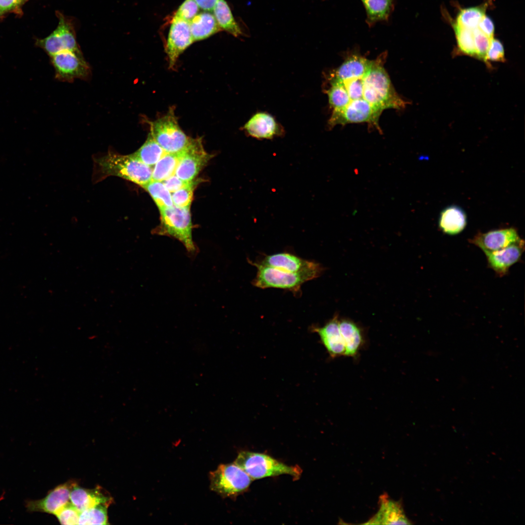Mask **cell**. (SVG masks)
<instances>
[{
  "instance_id": "17",
  "label": "cell",
  "mask_w": 525,
  "mask_h": 525,
  "mask_svg": "<svg viewBox=\"0 0 525 525\" xmlns=\"http://www.w3.org/2000/svg\"><path fill=\"white\" fill-rule=\"evenodd\" d=\"M113 499L101 487L88 489L75 485L71 489L70 501L80 511L87 509L100 504L110 506Z\"/></svg>"
},
{
  "instance_id": "1",
  "label": "cell",
  "mask_w": 525,
  "mask_h": 525,
  "mask_svg": "<svg viewBox=\"0 0 525 525\" xmlns=\"http://www.w3.org/2000/svg\"><path fill=\"white\" fill-rule=\"evenodd\" d=\"M387 52L374 59L357 49L346 52L343 62L327 78L325 89L332 113L328 125L366 123L382 133L379 119L388 109H404L408 103L396 91L385 64Z\"/></svg>"
},
{
  "instance_id": "18",
  "label": "cell",
  "mask_w": 525,
  "mask_h": 525,
  "mask_svg": "<svg viewBox=\"0 0 525 525\" xmlns=\"http://www.w3.org/2000/svg\"><path fill=\"white\" fill-rule=\"evenodd\" d=\"M380 503L379 511L366 524H411L400 502L392 500L383 495L380 498Z\"/></svg>"
},
{
  "instance_id": "28",
  "label": "cell",
  "mask_w": 525,
  "mask_h": 525,
  "mask_svg": "<svg viewBox=\"0 0 525 525\" xmlns=\"http://www.w3.org/2000/svg\"><path fill=\"white\" fill-rule=\"evenodd\" d=\"M448 19L455 32L457 52L463 54L475 57L476 53L472 30L460 26L450 17Z\"/></svg>"
},
{
  "instance_id": "5",
  "label": "cell",
  "mask_w": 525,
  "mask_h": 525,
  "mask_svg": "<svg viewBox=\"0 0 525 525\" xmlns=\"http://www.w3.org/2000/svg\"><path fill=\"white\" fill-rule=\"evenodd\" d=\"M253 479L289 474L298 479L302 470L299 467L286 465L265 454L241 452L234 462Z\"/></svg>"
},
{
  "instance_id": "9",
  "label": "cell",
  "mask_w": 525,
  "mask_h": 525,
  "mask_svg": "<svg viewBox=\"0 0 525 525\" xmlns=\"http://www.w3.org/2000/svg\"><path fill=\"white\" fill-rule=\"evenodd\" d=\"M50 57L55 77L59 81L71 82L77 79L87 80L91 76L90 67L82 52L65 51Z\"/></svg>"
},
{
  "instance_id": "24",
  "label": "cell",
  "mask_w": 525,
  "mask_h": 525,
  "mask_svg": "<svg viewBox=\"0 0 525 525\" xmlns=\"http://www.w3.org/2000/svg\"><path fill=\"white\" fill-rule=\"evenodd\" d=\"M213 15L221 29L234 36L242 35V32L235 20L229 7L225 0H218L213 9Z\"/></svg>"
},
{
  "instance_id": "8",
  "label": "cell",
  "mask_w": 525,
  "mask_h": 525,
  "mask_svg": "<svg viewBox=\"0 0 525 525\" xmlns=\"http://www.w3.org/2000/svg\"><path fill=\"white\" fill-rule=\"evenodd\" d=\"M58 24L47 37L37 39L36 44L50 56L65 51L81 52L77 43L74 23L60 12H56Z\"/></svg>"
},
{
  "instance_id": "32",
  "label": "cell",
  "mask_w": 525,
  "mask_h": 525,
  "mask_svg": "<svg viewBox=\"0 0 525 525\" xmlns=\"http://www.w3.org/2000/svg\"><path fill=\"white\" fill-rule=\"evenodd\" d=\"M194 187V181H192L181 189L172 192L171 196L174 205L180 207L191 206Z\"/></svg>"
},
{
  "instance_id": "35",
  "label": "cell",
  "mask_w": 525,
  "mask_h": 525,
  "mask_svg": "<svg viewBox=\"0 0 525 525\" xmlns=\"http://www.w3.org/2000/svg\"><path fill=\"white\" fill-rule=\"evenodd\" d=\"M199 7L194 0H185L179 6L174 17L190 22L197 14Z\"/></svg>"
},
{
  "instance_id": "14",
  "label": "cell",
  "mask_w": 525,
  "mask_h": 525,
  "mask_svg": "<svg viewBox=\"0 0 525 525\" xmlns=\"http://www.w3.org/2000/svg\"><path fill=\"white\" fill-rule=\"evenodd\" d=\"M521 239L515 228H508L479 232L470 239V242L485 254L501 250Z\"/></svg>"
},
{
  "instance_id": "22",
  "label": "cell",
  "mask_w": 525,
  "mask_h": 525,
  "mask_svg": "<svg viewBox=\"0 0 525 525\" xmlns=\"http://www.w3.org/2000/svg\"><path fill=\"white\" fill-rule=\"evenodd\" d=\"M366 13V22L369 28L378 22H388L396 4V0H360Z\"/></svg>"
},
{
  "instance_id": "39",
  "label": "cell",
  "mask_w": 525,
  "mask_h": 525,
  "mask_svg": "<svg viewBox=\"0 0 525 525\" xmlns=\"http://www.w3.org/2000/svg\"><path fill=\"white\" fill-rule=\"evenodd\" d=\"M198 6L201 9L207 11H212L218 0H194Z\"/></svg>"
},
{
  "instance_id": "11",
  "label": "cell",
  "mask_w": 525,
  "mask_h": 525,
  "mask_svg": "<svg viewBox=\"0 0 525 525\" xmlns=\"http://www.w3.org/2000/svg\"><path fill=\"white\" fill-rule=\"evenodd\" d=\"M211 158V156L204 150L201 140L197 139L183 153L175 174L184 181H193Z\"/></svg>"
},
{
  "instance_id": "10",
  "label": "cell",
  "mask_w": 525,
  "mask_h": 525,
  "mask_svg": "<svg viewBox=\"0 0 525 525\" xmlns=\"http://www.w3.org/2000/svg\"><path fill=\"white\" fill-rule=\"evenodd\" d=\"M193 41L190 22L174 17L165 47L171 69L174 67L179 55Z\"/></svg>"
},
{
  "instance_id": "33",
  "label": "cell",
  "mask_w": 525,
  "mask_h": 525,
  "mask_svg": "<svg viewBox=\"0 0 525 525\" xmlns=\"http://www.w3.org/2000/svg\"><path fill=\"white\" fill-rule=\"evenodd\" d=\"M476 57L486 62V58L489 50L490 40L478 27L472 30Z\"/></svg>"
},
{
  "instance_id": "38",
  "label": "cell",
  "mask_w": 525,
  "mask_h": 525,
  "mask_svg": "<svg viewBox=\"0 0 525 525\" xmlns=\"http://www.w3.org/2000/svg\"><path fill=\"white\" fill-rule=\"evenodd\" d=\"M26 0H0V15L16 8Z\"/></svg>"
},
{
  "instance_id": "26",
  "label": "cell",
  "mask_w": 525,
  "mask_h": 525,
  "mask_svg": "<svg viewBox=\"0 0 525 525\" xmlns=\"http://www.w3.org/2000/svg\"><path fill=\"white\" fill-rule=\"evenodd\" d=\"M165 153L164 150L149 133L144 143L133 154L142 162L153 167Z\"/></svg>"
},
{
  "instance_id": "16",
  "label": "cell",
  "mask_w": 525,
  "mask_h": 525,
  "mask_svg": "<svg viewBox=\"0 0 525 525\" xmlns=\"http://www.w3.org/2000/svg\"><path fill=\"white\" fill-rule=\"evenodd\" d=\"M338 315L322 327H314L312 331L317 333L330 357L332 358L345 356V348L340 332Z\"/></svg>"
},
{
  "instance_id": "30",
  "label": "cell",
  "mask_w": 525,
  "mask_h": 525,
  "mask_svg": "<svg viewBox=\"0 0 525 525\" xmlns=\"http://www.w3.org/2000/svg\"><path fill=\"white\" fill-rule=\"evenodd\" d=\"M109 506L104 504L80 511L78 525H108L107 508Z\"/></svg>"
},
{
  "instance_id": "4",
  "label": "cell",
  "mask_w": 525,
  "mask_h": 525,
  "mask_svg": "<svg viewBox=\"0 0 525 525\" xmlns=\"http://www.w3.org/2000/svg\"><path fill=\"white\" fill-rule=\"evenodd\" d=\"M159 212L160 224L155 233L174 237L183 244L188 253H196L197 249L192 240L190 206L180 207L174 205Z\"/></svg>"
},
{
  "instance_id": "13",
  "label": "cell",
  "mask_w": 525,
  "mask_h": 525,
  "mask_svg": "<svg viewBox=\"0 0 525 525\" xmlns=\"http://www.w3.org/2000/svg\"><path fill=\"white\" fill-rule=\"evenodd\" d=\"M260 263L291 273L311 274L316 278L323 270L318 263L284 252L267 256Z\"/></svg>"
},
{
  "instance_id": "3",
  "label": "cell",
  "mask_w": 525,
  "mask_h": 525,
  "mask_svg": "<svg viewBox=\"0 0 525 525\" xmlns=\"http://www.w3.org/2000/svg\"><path fill=\"white\" fill-rule=\"evenodd\" d=\"M149 133L166 153H183L197 139L187 136L183 132L172 108L164 116L149 122Z\"/></svg>"
},
{
  "instance_id": "6",
  "label": "cell",
  "mask_w": 525,
  "mask_h": 525,
  "mask_svg": "<svg viewBox=\"0 0 525 525\" xmlns=\"http://www.w3.org/2000/svg\"><path fill=\"white\" fill-rule=\"evenodd\" d=\"M252 480L235 463L221 464L210 473L211 490L223 496H233L245 491Z\"/></svg>"
},
{
  "instance_id": "34",
  "label": "cell",
  "mask_w": 525,
  "mask_h": 525,
  "mask_svg": "<svg viewBox=\"0 0 525 525\" xmlns=\"http://www.w3.org/2000/svg\"><path fill=\"white\" fill-rule=\"evenodd\" d=\"M505 60V51L502 42L498 39L493 37L490 40L485 63L490 66V61L502 62Z\"/></svg>"
},
{
  "instance_id": "36",
  "label": "cell",
  "mask_w": 525,
  "mask_h": 525,
  "mask_svg": "<svg viewBox=\"0 0 525 525\" xmlns=\"http://www.w3.org/2000/svg\"><path fill=\"white\" fill-rule=\"evenodd\" d=\"M162 182L171 193L181 189L189 182L182 180L175 174Z\"/></svg>"
},
{
  "instance_id": "12",
  "label": "cell",
  "mask_w": 525,
  "mask_h": 525,
  "mask_svg": "<svg viewBox=\"0 0 525 525\" xmlns=\"http://www.w3.org/2000/svg\"><path fill=\"white\" fill-rule=\"evenodd\" d=\"M76 484V481L70 480L50 490L42 499L26 501L27 510L30 512H41L54 515L70 501L71 490Z\"/></svg>"
},
{
  "instance_id": "15",
  "label": "cell",
  "mask_w": 525,
  "mask_h": 525,
  "mask_svg": "<svg viewBox=\"0 0 525 525\" xmlns=\"http://www.w3.org/2000/svg\"><path fill=\"white\" fill-rule=\"evenodd\" d=\"M524 250L525 242L521 239L501 250L485 255L489 267L498 276L502 277L520 260Z\"/></svg>"
},
{
  "instance_id": "20",
  "label": "cell",
  "mask_w": 525,
  "mask_h": 525,
  "mask_svg": "<svg viewBox=\"0 0 525 525\" xmlns=\"http://www.w3.org/2000/svg\"><path fill=\"white\" fill-rule=\"evenodd\" d=\"M339 326L345 345V356L356 357L365 343L362 330L355 323L349 319L339 320Z\"/></svg>"
},
{
  "instance_id": "37",
  "label": "cell",
  "mask_w": 525,
  "mask_h": 525,
  "mask_svg": "<svg viewBox=\"0 0 525 525\" xmlns=\"http://www.w3.org/2000/svg\"><path fill=\"white\" fill-rule=\"evenodd\" d=\"M477 27L490 38L494 37V25L492 20L486 15L479 22Z\"/></svg>"
},
{
  "instance_id": "2",
  "label": "cell",
  "mask_w": 525,
  "mask_h": 525,
  "mask_svg": "<svg viewBox=\"0 0 525 525\" xmlns=\"http://www.w3.org/2000/svg\"><path fill=\"white\" fill-rule=\"evenodd\" d=\"M95 164L101 178L115 176L142 188L152 180L153 167L142 162L133 154L124 155L109 152L95 159Z\"/></svg>"
},
{
  "instance_id": "21",
  "label": "cell",
  "mask_w": 525,
  "mask_h": 525,
  "mask_svg": "<svg viewBox=\"0 0 525 525\" xmlns=\"http://www.w3.org/2000/svg\"><path fill=\"white\" fill-rule=\"evenodd\" d=\"M467 216L459 207L452 205L444 209L438 219V227L444 233L455 235L461 232L467 225Z\"/></svg>"
},
{
  "instance_id": "25",
  "label": "cell",
  "mask_w": 525,
  "mask_h": 525,
  "mask_svg": "<svg viewBox=\"0 0 525 525\" xmlns=\"http://www.w3.org/2000/svg\"><path fill=\"white\" fill-rule=\"evenodd\" d=\"M489 4L486 1L478 6L461 9L454 20L460 26L472 30L486 15Z\"/></svg>"
},
{
  "instance_id": "23",
  "label": "cell",
  "mask_w": 525,
  "mask_h": 525,
  "mask_svg": "<svg viewBox=\"0 0 525 525\" xmlns=\"http://www.w3.org/2000/svg\"><path fill=\"white\" fill-rule=\"evenodd\" d=\"M190 26L194 41L207 38L221 30L209 11L197 14L190 21Z\"/></svg>"
},
{
  "instance_id": "31",
  "label": "cell",
  "mask_w": 525,
  "mask_h": 525,
  "mask_svg": "<svg viewBox=\"0 0 525 525\" xmlns=\"http://www.w3.org/2000/svg\"><path fill=\"white\" fill-rule=\"evenodd\" d=\"M80 511L69 501L54 514L61 525H78Z\"/></svg>"
},
{
  "instance_id": "29",
  "label": "cell",
  "mask_w": 525,
  "mask_h": 525,
  "mask_svg": "<svg viewBox=\"0 0 525 525\" xmlns=\"http://www.w3.org/2000/svg\"><path fill=\"white\" fill-rule=\"evenodd\" d=\"M143 188L152 197L159 210L174 205L171 193L162 181L151 180Z\"/></svg>"
},
{
  "instance_id": "19",
  "label": "cell",
  "mask_w": 525,
  "mask_h": 525,
  "mask_svg": "<svg viewBox=\"0 0 525 525\" xmlns=\"http://www.w3.org/2000/svg\"><path fill=\"white\" fill-rule=\"evenodd\" d=\"M244 129L250 136L257 139H272L280 133L274 117L264 112L253 115L245 124Z\"/></svg>"
},
{
  "instance_id": "7",
  "label": "cell",
  "mask_w": 525,
  "mask_h": 525,
  "mask_svg": "<svg viewBox=\"0 0 525 525\" xmlns=\"http://www.w3.org/2000/svg\"><path fill=\"white\" fill-rule=\"evenodd\" d=\"M252 264L257 268L253 283L260 288H276L297 292L303 283L316 278L311 274L291 273L258 263Z\"/></svg>"
},
{
  "instance_id": "27",
  "label": "cell",
  "mask_w": 525,
  "mask_h": 525,
  "mask_svg": "<svg viewBox=\"0 0 525 525\" xmlns=\"http://www.w3.org/2000/svg\"><path fill=\"white\" fill-rule=\"evenodd\" d=\"M183 153H165L153 167L152 180L162 181L174 175Z\"/></svg>"
}]
</instances>
